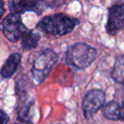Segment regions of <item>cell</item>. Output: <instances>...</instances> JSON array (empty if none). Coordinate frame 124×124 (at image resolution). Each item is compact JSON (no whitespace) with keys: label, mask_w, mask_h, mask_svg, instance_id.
Masks as SVG:
<instances>
[{"label":"cell","mask_w":124,"mask_h":124,"mask_svg":"<svg viewBox=\"0 0 124 124\" xmlns=\"http://www.w3.org/2000/svg\"><path fill=\"white\" fill-rule=\"evenodd\" d=\"M80 23L79 20L70 17L62 13L50 15L43 17L37 25V28L51 36H64L71 32Z\"/></svg>","instance_id":"1"},{"label":"cell","mask_w":124,"mask_h":124,"mask_svg":"<svg viewBox=\"0 0 124 124\" xmlns=\"http://www.w3.org/2000/svg\"><path fill=\"white\" fill-rule=\"evenodd\" d=\"M97 56V49L85 43H77L68 48L66 61L69 66L78 70L89 67Z\"/></svg>","instance_id":"2"},{"label":"cell","mask_w":124,"mask_h":124,"mask_svg":"<svg viewBox=\"0 0 124 124\" xmlns=\"http://www.w3.org/2000/svg\"><path fill=\"white\" fill-rule=\"evenodd\" d=\"M58 61V55L51 48L41 51L33 61L31 75L37 84H42L51 73Z\"/></svg>","instance_id":"3"},{"label":"cell","mask_w":124,"mask_h":124,"mask_svg":"<svg viewBox=\"0 0 124 124\" xmlns=\"http://www.w3.org/2000/svg\"><path fill=\"white\" fill-rule=\"evenodd\" d=\"M0 30L9 41L16 43L21 38L27 27L23 24L21 14L11 12L0 24Z\"/></svg>","instance_id":"4"},{"label":"cell","mask_w":124,"mask_h":124,"mask_svg":"<svg viewBox=\"0 0 124 124\" xmlns=\"http://www.w3.org/2000/svg\"><path fill=\"white\" fill-rule=\"evenodd\" d=\"M105 93L100 89H91L86 93L83 100V111L86 119H90L105 105Z\"/></svg>","instance_id":"5"},{"label":"cell","mask_w":124,"mask_h":124,"mask_svg":"<svg viewBox=\"0 0 124 124\" xmlns=\"http://www.w3.org/2000/svg\"><path fill=\"white\" fill-rule=\"evenodd\" d=\"M105 30L111 36L124 30V4H114L109 8Z\"/></svg>","instance_id":"6"},{"label":"cell","mask_w":124,"mask_h":124,"mask_svg":"<svg viewBox=\"0 0 124 124\" xmlns=\"http://www.w3.org/2000/svg\"><path fill=\"white\" fill-rule=\"evenodd\" d=\"M45 0H9L11 12L24 14L27 11H34L40 14Z\"/></svg>","instance_id":"7"},{"label":"cell","mask_w":124,"mask_h":124,"mask_svg":"<svg viewBox=\"0 0 124 124\" xmlns=\"http://www.w3.org/2000/svg\"><path fill=\"white\" fill-rule=\"evenodd\" d=\"M21 61V55L19 53H14L10 54L6 61L4 62V66L0 70V75L3 78H12L13 75L16 72L18 69V66H20V63Z\"/></svg>","instance_id":"8"},{"label":"cell","mask_w":124,"mask_h":124,"mask_svg":"<svg viewBox=\"0 0 124 124\" xmlns=\"http://www.w3.org/2000/svg\"><path fill=\"white\" fill-rule=\"evenodd\" d=\"M102 113L106 119L124 121V106L115 100L105 104L103 106Z\"/></svg>","instance_id":"9"},{"label":"cell","mask_w":124,"mask_h":124,"mask_svg":"<svg viewBox=\"0 0 124 124\" xmlns=\"http://www.w3.org/2000/svg\"><path fill=\"white\" fill-rule=\"evenodd\" d=\"M110 77L116 83L124 85V54L119 55L116 58Z\"/></svg>","instance_id":"10"},{"label":"cell","mask_w":124,"mask_h":124,"mask_svg":"<svg viewBox=\"0 0 124 124\" xmlns=\"http://www.w3.org/2000/svg\"><path fill=\"white\" fill-rule=\"evenodd\" d=\"M41 36L38 32H35L33 30L27 29L21 37V43L24 49L31 50L35 48L38 44Z\"/></svg>","instance_id":"11"},{"label":"cell","mask_w":124,"mask_h":124,"mask_svg":"<svg viewBox=\"0 0 124 124\" xmlns=\"http://www.w3.org/2000/svg\"><path fill=\"white\" fill-rule=\"evenodd\" d=\"M33 105V102L30 101L22 106L18 111V119L24 124H32L31 116V109Z\"/></svg>","instance_id":"12"},{"label":"cell","mask_w":124,"mask_h":124,"mask_svg":"<svg viewBox=\"0 0 124 124\" xmlns=\"http://www.w3.org/2000/svg\"><path fill=\"white\" fill-rule=\"evenodd\" d=\"M9 120V116L3 110H0V124H8Z\"/></svg>","instance_id":"13"},{"label":"cell","mask_w":124,"mask_h":124,"mask_svg":"<svg viewBox=\"0 0 124 124\" xmlns=\"http://www.w3.org/2000/svg\"><path fill=\"white\" fill-rule=\"evenodd\" d=\"M4 11H5V8H4V2L3 1V0H0V19L2 18Z\"/></svg>","instance_id":"14"},{"label":"cell","mask_w":124,"mask_h":124,"mask_svg":"<svg viewBox=\"0 0 124 124\" xmlns=\"http://www.w3.org/2000/svg\"><path fill=\"white\" fill-rule=\"evenodd\" d=\"M122 105H123V106H124V93H123V95H122Z\"/></svg>","instance_id":"15"},{"label":"cell","mask_w":124,"mask_h":124,"mask_svg":"<svg viewBox=\"0 0 124 124\" xmlns=\"http://www.w3.org/2000/svg\"><path fill=\"white\" fill-rule=\"evenodd\" d=\"M15 124H17V123H15Z\"/></svg>","instance_id":"16"}]
</instances>
